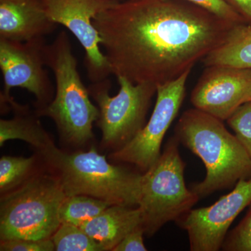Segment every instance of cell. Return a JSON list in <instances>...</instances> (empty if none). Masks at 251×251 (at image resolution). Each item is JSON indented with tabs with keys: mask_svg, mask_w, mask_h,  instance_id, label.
Returning <instances> with one entry per match:
<instances>
[{
	"mask_svg": "<svg viewBox=\"0 0 251 251\" xmlns=\"http://www.w3.org/2000/svg\"><path fill=\"white\" fill-rule=\"evenodd\" d=\"M4 193L0 204V239H50L61 225L59 210L67 197L55 175L31 176Z\"/></svg>",
	"mask_w": 251,
	"mask_h": 251,
	"instance_id": "obj_5",
	"label": "cell"
},
{
	"mask_svg": "<svg viewBox=\"0 0 251 251\" xmlns=\"http://www.w3.org/2000/svg\"><path fill=\"white\" fill-rule=\"evenodd\" d=\"M205 67L224 65L251 69V25L235 26L226 40L202 60Z\"/></svg>",
	"mask_w": 251,
	"mask_h": 251,
	"instance_id": "obj_16",
	"label": "cell"
},
{
	"mask_svg": "<svg viewBox=\"0 0 251 251\" xmlns=\"http://www.w3.org/2000/svg\"><path fill=\"white\" fill-rule=\"evenodd\" d=\"M241 16L248 25H251V0H224Z\"/></svg>",
	"mask_w": 251,
	"mask_h": 251,
	"instance_id": "obj_25",
	"label": "cell"
},
{
	"mask_svg": "<svg viewBox=\"0 0 251 251\" xmlns=\"http://www.w3.org/2000/svg\"><path fill=\"white\" fill-rule=\"evenodd\" d=\"M140 226H143V219L138 206L110 205L80 227L105 251L113 250Z\"/></svg>",
	"mask_w": 251,
	"mask_h": 251,
	"instance_id": "obj_14",
	"label": "cell"
},
{
	"mask_svg": "<svg viewBox=\"0 0 251 251\" xmlns=\"http://www.w3.org/2000/svg\"><path fill=\"white\" fill-rule=\"evenodd\" d=\"M1 251H55L52 239H11L0 244Z\"/></svg>",
	"mask_w": 251,
	"mask_h": 251,
	"instance_id": "obj_23",
	"label": "cell"
},
{
	"mask_svg": "<svg viewBox=\"0 0 251 251\" xmlns=\"http://www.w3.org/2000/svg\"><path fill=\"white\" fill-rule=\"evenodd\" d=\"M46 14L56 24L67 28L85 52V65L89 80L99 82L112 74L110 63L100 50L102 39L93 23L101 11L117 0H39Z\"/></svg>",
	"mask_w": 251,
	"mask_h": 251,
	"instance_id": "obj_9",
	"label": "cell"
},
{
	"mask_svg": "<svg viewBox=\"0 0 251 251\" xmlns=\"http://www.w3.org/2000/svg\"><path fill=\"white\" fill-rule=\"evenodd\" d=\"M35 163L34 157L2 156L0 159V190L5 193L29 179Z\"/></svg>",
	"mask_w": 251,
	"mask_h": 251,
	"instance_id": "obj_19",
	"label": "cell"
},
{
	"mask_svg": "<svg viewBox=\"0 0 251 251\" xmlns=\"http://www.w3.org/2000/svg\"><path fill=\"white\" fill-rule=\"evenodd\" d=\"M250 100L251 69L229 66L206 67L191 95L195 108L222 121Z\"/></svg>",
	"mask_w": 251,
	"mask_h": 251,
	"instance_id": "obj_12",
	"label": "cell"
},
{
	"mask_svg": "<svg viewBox=\"0 0 251 251\" xmlns=\"http://www.w3.org/2000/svg\"><path fill=\"white\" fill-rule=\"evenodd\" d=\"M190 72L157 86L156 104L148 123L129 143L112 153V160L134 165L143 173L156 163L163 138L184 101Z\"/></svg>",
	"mask_w": 251,
	"mask_h": 251,
	"instance_id": "obj_8",
	"label": "cell"
},
{
	"mask_svg": "<svg viewBox=\"0 0 251 251\" xmlns=\"http://www.w3.org/2000/svg\"><path fill=\"white\" fill-rule=\"evenodd\" d=\"M251 204V177L239 180L212 205L192 209L176 223L187 232L191 251H217L234 220Z\"/></svg>",
	"mask_w": 251,
	"mask_h": 251,
	"instance_id": "obj_11",
	"label": "cell"
},
{
	"mask_svg": "<svg viewBox=\"0 0 251 251\" xmlns=\"http://www.w3.org/2000/svg\"><path fill=\"white\" fill-rule=\"evenodd\" d=\"M41 153L67 196L85 195L111 205L138 206L143 174L111 164L95 148L67 153L52 145Z\"/></svg>",
	"mask_w": 251,
	"mask_h": 251,
	"instance_id": "obj_3",
	"label": "cell"
},
{
	"mask_svg": "<svg viewBox=\"0 0 251 251\" xmlns=\"http://www.w3.org/2000/svg\"><path fill=\"white\" fill-rule=\"evenodd\" d=\"M46 67L53 72L55 94L53 100L36 112L52 119L66 141L82 145L94 138L93 124L99 117L98 107L82 82L76 57L66 31H61L44 50Z\"/></svg>",
	"mask_w": 251,
	"mask_h": 251,
	"instance_id": "obj_4",
	"label": "cell"
},
{
	"mask_svg": "<svg viewBox=\"0 0 251 251\" xmlns=\"http://www.w3.org/2000/svg\"><path fill=\"white\" fill-rule=\"evenodd\" d=\"M221 249L227 251H251V207L242 221L227 234Z\"/></svg>",
	"mask_w": 251,
	"mask_h": 251,
	"instance_id": "obj_21",
	"label": "cell"
},
{
	"mask_svg": "<svg viewBox=\"0 0 251 251\" xmlns=\"http://www.w3.org/2000/svg\"><path fill=\"white\" fill-rule=\"evenodd\" d=\"M226 121L251 158V100L241 105Z\"/></svg>",
	"mask_w": 251,
	"mask_h": 251,
	"instance_id": "obj_20",
	"label": "cell"
},
{
	"mask_svg": "<svg viewBox=\"0 0 251 251\" xmlns=\"http://www.w3.org/2000/svg\"><path fill=\"white\" fill-rule=\"evenodd\" d=\"M9 105L14 112V116L11 120L0 121V145L9 140H21L30 144L39 151L54 145L47 132L43 128L38 120L36 111L32 113L29 108L19 105L11 99Z\"/></svg>",
	"mask_w": 251,
	"mask_h": 251,
	"instance_id": "obj_15",
	"label": "cell"
},
{
	"mask_svg": "<svg viewBox=\"0 0 251 251\" xmlns=\"http://www.w3.org/2000/svg\"><path fill=\"white\" fill-rule=\"evenodd\" d=\"M57 251H104L80 226L61 224L51 237Z\"/></svg>",
	"mask_w": 251,
	"mask_h": 251,
	"instance_id": "obj_18",
	"label": "cell"
},
{
	"mask_svg": "<svg viewBox=\"0 0 251 251\" xmlns=\"http://www.w3.org/2000/svg\"><path fill=\"white\" fill-rule=\"evenodd\" d=\"M179 143L176 137L168 140L159 158L143 173L138 208L148 237L168 223L177 222L200 200L185 184L186 163L180 156Z\"/></svg>",
	"mask_w": 251,
	"mask_h": 251,
	"instance_id": "obj_6",
	"label": "cell"
},
{
	"mask_svg": "<svg viewBox=\"0 0 251 251\" xmlns=\"http://www.w3.org/2000/svg\"><path fill=\"white\" fill-rule=\"evenodd\" d=\"M120 90L111 97L108 78L92 82L90 97L98 105L97 125L101 130L102 143L115 151L123 148L146 125V117L157 86L152 83H133L117 77Z\"/></svg>",
	"mask_w": 251,
	"mask_h": 251,
	"instance_id": "obj_7",
	"label": "cell"
},
{
	"mask_svg": "<svg viewBox=\"0 0 251 251\" xmlns=\"http://www.w3.org/2000/svg\"><path fill=\"white\" fill-rule=\"evenodd\" d=\"M223 122L194 108L182 114L175 128L178 141L205 166V178L191 188L200 199L251 177V157Z\"/></svg>",
	"mask_w": 251,
	"mask_h": 251,
	"instance_id": "obj_2",
	"label": "cell"
},
{
	"mask_svg": "<svg viewBox=\"0 0 251 251\" xmlns=\"http://www.w3.org/2000/svg\"><path fill=\"white\" fill-rule=\"evenodd\" d=\"M145 231L143 226L137 227L127 234L113 249V251H146L144 244Z\"/></svg>",
	"mask_w": 251,
	"mask_h": 251,
	"instance_id": "obj_24",
	"label": "cell"
},
{
	"mask_svg": "<svg viewBox=\"0 0 251 251\" xmlns=\"http://www.w3.org/2000/svg\"><path fill=\"white\" fill-rule=\"evenodd\" d=\"M93 23L112 74L156 86L191 72L238 25L181 0L117 1Z\"/></svg>",
	"mask_w": 251,
	"mask_h": 251,
	"instance_id": "obj_1",
	"label": "cell"
},
{
	"mask_svg": "<svg viewBox=\"0 0 251 251\" xmlns=\"http://www.w3.org/2000/svg\"><path fill=\"white\" fill-rule=\"evenodd\" d=\"M45 38L19 42L0 39V69L4 79L1 104H9L14 87L27 90L36 99V109L53 100L54 87L46 70Z\"/></svg>",
	"mask_w": 251,
	"mask_h": 251,
	"instance_id": "obj_10",
	"label": "cell"
},
{
	"mask_svg": "<svg viewBox=\"0 0 251 251\" xmlns=\"http://www.w3.org/2000/svg\"><path fill=\"white\" fill-rule=\"evenodd\" d=\"M57 27L39 0H0V39L26 42L45 38Z\"/></svg>",
	"mask_w": 251,
	"mask_h": 251,
	"instance_id": "obj_13",
	"label": "cell"
},
{
	"mask_svg": "<svg viewBox=\"0 0 251 251\" xmlns=\"http://www.w3.org/2000/svg\"><path fill=\"white\" fill-rule=\"evenodd\" d=\"M181 1L196 5L229 23L236 25L246 23L244 19L224 0H181Z\"/></svg>",
	"mask_w": 251,
	"mask_h": 251,
	"instance_id": "obj_22",
	"label": "cell"
},
{
	"mask_svg": "<svg viewBox=\"0 0 251 251\" xmlns=\"http://www.w3.org/2000/svg\"><path fill=\"white\" fill-rule=\"evenodd\" d=\"M110 205L105 201L85 195L67 196L59 210L61 224L80 227Z\"/></svg>",
	"mask_w": 251,
	"mask_h": 251,
	"instance_id": "obj_17",
	"label": "cell"
}]
</instances>
